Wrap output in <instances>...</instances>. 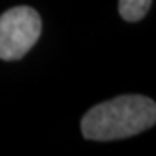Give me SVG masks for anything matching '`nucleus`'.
Segmentation results:
<instances>
[{
  "label": "nucleus",
  "mask_w": 156,
  "mask_h": 156,
  "mask_svg": "<svg viewBox=\"0 0 156 156\" xmlns=\"http://www.w3.org/2000/svg\"><path fill=\"white\" fill-rule=\"evenodd\" d=\"M156 123V104L146 95H118L90 108L82 118L89 140H118L149 130Z\"/></svg>",
  "instance_id": "1"
},
{
  "label": "nucleus",
  "mask_w": 156,
  "mask_h": 156,
  "mask_svg": "<svg viewBox=\"0 0 156 156\" xmlns=\"http://www.w3.org/2000/svg\"><path fill=\"white\" fill-rule=\"evenodd\" d=\"M42 33L38 12L26 5L12 7L0 16V59L17 61L37 44Z\"/></svg>",
  "instance_id": "2"
},
{
  "label": "nucleus",
  "mask_w": 156,
  "mask_h": 156,
  "mask_svg": "<svg viewBox=\"0 0 156 156\" xmlns=\"http://www.w3.org/2000/svg\"><path fill=\"white\" fill-rule=\"evenodd\" d=\"M153 0H120L118 12L128 23H137L149 12Z\"/></svg>",
  "instance_id": "3"
}]
</instances>
